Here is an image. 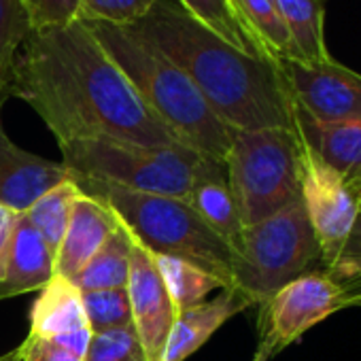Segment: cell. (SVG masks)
Wrapping results in <instances>:
<instances>
[{"instance_id": "5b68a950", "label": "cell", "mask_w": 361, "mask_h": 361, "mask_svg": "<svg viewBox=\"0 0 361 361\" xmlns=\"http://www.w3.org/2000/svg\"><path fill=\"white\" fill-rule=\"evenodd\" d=\"M62 164L79 176L155 196L185 200L194 170L202 157L185 145H138L115 138L60 142Z\"/></svg>"}, {"instance_id": "603a6c76", "label": "cell", "mask_w": 361, "mask_h": 361, "mask_svg": "<svg viewBox=\"0 0 361 361\" xmlns=\"http://www.w3.org/2000/svg\"><path fill=\"white\" fill-rule=\"evenodd\" d=\"M153 259L176 312L204 302L211 291L226 289L219 279L185 259L166 255H153Z\"/></svg>"}, {"instance_id": "8992f818", "label": "cell", "mask_w": 361, "mask_h": 361, "mask_svg": "<svg viewBox=\"0 0 361 361\" xmlns=\"http://www.w3.org/2000/svg\"><path fill=\"white\" fill-rule=\"evenodd\" d=\"M310 272H323V257L302 200L245 228L234 247V289L251 306Z\"/></svg>"}, {"instance_id": "83f0119b", "label": "cell", "mask_w": 361, "mask_h": 361, "mask_svg": "<svg viewBox=\"0 0 361 361\" xmlns=\"http://www.w3.org/2000/svg\"><path fill=\"white\" fill-rule=\"evenodd\" d=\"M155 5V0H79L81 22H106L130 26Z\"/></svg>"}, {"instance_id": "9a60e30c", "label": "cell", "mask_w": 361, "mask_h": 361, "mask_svg": "<svg viewBox=\"0 0 361 361\" xmlns=\"http://www.w3.org/2000/svg\"><path fill=\"white\" fill-rule=\"evenodd\" d=\"M115 228L117 217L102 202L81 194L73 209L64 238L56 251V276L73 281L98 253Z\"/></svg>"}, {"instance_id": "7c38bea8", "label": "cell", "mask_w": 361, "mask_h": 361, "mask_svg": "<svg viewBox=\"0 0 361 361\" xmlns=\"http://www.w3.org/2000/svg\"><path fill=\"white\" fill-rule=\"evenodd\" d=\"M66 178H71V170L62 161L18 147L0 128V204L24 213Z\"/></svg>"}, {"instance_id": "4316f807", "label": "cell", "mask_w": 361, "mask_h": 361, "mask_svg": "<svg viewBox=\"0 0 361 361\" xmlns=\"http://www.w3.org/2000/svg\"><path fill=\"white\" fill-rule=\"evenodd\" d=\"M83 361H145L138 334L132 325L94 331Z\"/></svg>"}, {"instance_id": "44dd1931", "label": "cell", "mask_w": 361, "mask_h": 361, "mask_svg": "<svg viewBox=\"0 0 361 361\" xmlns=\"http://www.w3.org/2000/svg\"><path fill=\"white\" fill-rule=\"evenodd\" d=\"M130 253L132 234L117 221V228L111 232L98 253L87 262V266L73 279V283L81 291L126 287L130 274Z\"/></svg>"}, {"instance_id": "5bb4252c", "label": "cell", "mask_w": 361, "mask_h": 361, "mask_svg": "<svg viewBox=\"0 0 361 361\" xmlns=\"http://www.w3.org/2000/svg\"><path fill=\"white\" fill-rule=\"evenodd\" d=\"M185 202L232 249L238 245V238L245 228H243V221H240V215H238V209L230 190L228 170H226L224 159H217L211 155L200 157L192 176Z\"/></svg>"}, {"instance_id": "ba28073f", "label": "cell", "mask_w": 361, "mask_h": 361, "mask_svg": "<svg viewBox=\"0 0 361 361\" xmlns=\"http://www.w3.org/2000/svg\"><path fill=\"white\" fill-rule=\"evenodd\" d=\"M350 306L346 287L325 272H310L291 281L257 306V346L251 361H272L308 329Z\"/></svg>"}, {"instance_id": "e575fe53", "label": "cell", "mask_w": 361, "mask_h": 361, "mask_svg": "<svg viewBox=\"0 0 361 361\" xmlns=\"http://www.w3.org/2000/svg\"><path fill=\"white\" fill-rule=\"evenodd\" d=\"M5 100H7V96H5V94H0V113H3V104H5Z\"/></svg>"}, {"instance_id": "4fadbf2b", "label": "cell", "mask_w": 361, "mask_h": 361, "mask_svg": "<svg viewBox=\"0 0 361 361\" xmlns=\"http://www.w3.org/2000/svg\"><path fill=\"white\" fill-rule=\"evenodd\" d=\"M251 308V302L234 287L221 289L213 300H204L174 314L159 361H185L200 350L230 319Z\"/></svg>"}, {"instance_id": "7a4b0ae2", "label": "cell", "mask_w": 361, "mask_h": 361, "mask_svg": "<svg viewBox=\"0 0 361 361\" xmlns=\"http://www.w3.org/2000/svg\"><path fill=\"white\" fill-rule=\"evenodd\" d=\"M126 28L183 71L232 130L295 128V104L279 62L240 51L170 0H155Z\"/></svg>"}, {"instance_id": "ac0fdd59", "label": "cell", "mask_w": 361, "mask_h": 361, "mask_svg": "<svg viewBox=\"0 0 361 361\" xmlns=\"http://www.w3.org/2000/svg\"><path fill=\"white\" fill-rule=\"evenodd\" d=\"M295 128L346 183L361 178V119L323 123L295 109Z\"/></svg>"}, {"instance_id": "6da1fadb", "label": "cell", "mask_w": 361, "mask_h": 361, "mask_svg": "<svg viewBox=\"0 0 361 361\" xmlns=\"http://www.w3.org/2000/svg\"><path fill=\"white\" fill-rule=\"evenodd\" d=\"M9 96L24 100L58 145L85 138L183 145L151 113L81 20L28 37L16 60Z\"/></svg>"}, {"instance_id": "cb8c5ba5", "label": "cell", "mask_w": 361, "mask_h": 361, "mask_svg": "<svg viewBox=\"0 0 361 361\" xmlns=\"http://www.w3.org/2000/svg\"><path fill=\"white\" fill-rule=\"evenodd\" d=\"M32 35L24 0H0V94L9 96V83L20 49Z\"/></svg>"}, {"instance_id": "30bf717a", "label": "cell", "mask_w": 361, "mask_h": 361, "mask_svg": "<svg viewBox=\"0 0 361 361\" xmlns=\"http://www.w3.org/2000/svg\"><path fill=\"white\" fill-rule=\"evenodd\" d=\"M281 73L298 111L323 123L361 119V75L334 58L325 62L281 60Z\"/></svg>"}, {"instance_id": "4dcf8cb0", "label": "cell", "mask_w": 361, "mask_h": 361, "mask_svg": "<svg viewBox=\"0 0 361 361\" xmlns=\"http://www.w3.org/2000/svg\"><path fill=\"white\" fill-rule=\"evenodd\" d=\"M16 361H83L54 340L28 336L16 350Z\"/></svg>"}, {"instance_id": "484cf974", "label": "cell", "mask_w": 361, "mask_h": 361, "mask_svg": "<svg viewBox=\"0 0 361 361\" xmlns=\"http://www.w3.org/2000/svg\"><path fill=\"white\" fill-rule=\"evenodd\" d=\"M92 331H109L132 325V310L126 287L81 291Z\"/></svg>"}, {"instance_id": "2e32d148", "label": "cell", "mask_w": 361, "mask_h": 361, "mask_svg": "<svg viewBox=\"0 0 361 361\" xmlns=\"http://www.w3.org/2000/svg\"><path fill=\"white\" fill-rule=\"evenodd\" d=\"M54 276L56 257L51 249L22 215L11 238L3 274H0V300L41 291Z\"/></svg>"}, {"instance_id": "ffe728a7", "label": "cell", "mask_w": 361, "mask_h": 361, "mask_svg": "<svg viewBox=\"0 0 361 361\" xmlns=\"http://www.w3.org/2000/svg\"><path fill=\"white\" fill-rule=\"evenodd\" d=\"M291 35L298 62H325V3L327 0H272Z\"/></svg>"}, {"instance_id": "3957f363", "label": "cell", "mask_w": 361, "mask_h": 361, "mask_svg": "<svg viewBox=\"0 0 361 361\" xmlns=\"http://www.w3.org/2000/svg\"><path fill=\"white\" fill-rule=\"evenodd\" d=\"M85 24L151 113L157 115L180 142L202 155L226 159L234 130L215 115L183 71L126 26L106 22Z\"/></svg>"}, {"instance_id": "d6986e66", "label": "cell", "mask_w": 361, "mask_h": 361, "mask_svg": "<svg viewBox=\"0 0 361 361\" xmlns=\"http://www.w3.org/2000/svg\"><path fill=\"white\" fill-rule=\"evenodd\" d=\"M228 3L234 18L264 58L272 62L298 60L291 35L272 0H228Z\"/></svg>"}, {"instance_id": "7402d4cb", "label": "cell", "mask_w": 361, "mask_h": 361, "mask_svg": "<svg viewBox=\"0 0 361 361\" xmlns=\"http://www.w3.org/2000/svg\"><path fill=\"white\" fill-rule=\"evenodd\" d=\"M81 194H83L81 188L75 183V178L71 174V178L62 180V183H58L56 188L45 192L28 211L22 213L26 217V221L47 243L54 257H56V251L64 238L73 209H75L77 200L81 198Z\"/></svg>"}, {"instance_id": "d4e9b609", "label": "cell", "mask_w": 361, "mask_h": 361, "mask_svg": "<svg viewBox=\"0 0 361 361\" xmlns=\"http://www.w3.org/2000/svg\"><path fill=\"white\" fill-rule=\"evenodd\" d=\"M176 5L183 7L194 20H198L202 26L213 30L217 37H221L230 45H234L240 51H247L251 56L264 58L251 43V39L247 37V32L243 30L238 20L234 18L228 0H176Z\"/></svg>"}, {"instance_id": "f1b7e54d", "label": "cell", "mask_w": 361, "mask_h": 361, "mask_svg": "<svg viewBox=\"0 0 361 361\" xmlns=\"http://www.w3.org/2000/svg\"><path fill=\"white\" fill-rule=\"evenodd\" d=\"M323 272L336 283H353L361 279V211L338 255L329 266H325Z\"/></svg>"}, {"instance_id": "9c48e42d", "label": "cell", "mask_w": 361, "mask_h": 361, "mask_svg": "<svg viewBox=\"0 0 361 361\" xmlns=\"http://www.w3.org/2000/svg\"><path fill=\"white\" fill-rule=\"evenodd\" d=\"M298 132V128H295ZM298 170H300V200L308 215L310 228L321 249L323 270L338 255L357 215V202L346 180L325 164L317 151L298 132Z\"/></svg>"}, {"instance_id": "e0dca14e", "label": "cell", "mask_w": 361, "mask_h": 361, "mask_svg": "<svg viewBox=\"0 0 361 361\" xmlns=\"http://www.w3.org/2000/svg\"><path fill=\"white\" fill-rule=\"evenodd\" d=\"M83 329H90V323L81 289L71 279L54 276L32 304L28 336L58 340Z\"/></svg>"}, {"instance_id": "d6a6232c", "label": "cell", "mask_w": 361, "mask_h": 361, "mask_svg": "<svg viewBox=\"0 0 361 361\" xmlns=\"http://www.w3.org/2000/svg\"><path fill=\"white\" fill-rule=\"evenodd\" d=\"M346 185H348V190H350V194H353V198L357 202V209L361 211V178L350 180V183H346Z\"/></svg>"}, {"instance_id": "836d02e7", "label": "cell", "mask_w": 361, "mask_h": 361, "mask_svg": "<svg viewBox=\"0 0 361 361\" xmlns=\"http://www.w3.org/2000/svg\"><path fill=\"white\" fill-rule=\"evenodd\" d=\"M0 361H16V355H13V350H11L9 355H5V357H0Z\"/></svg>"}, {"instance_id": "52a82bcc", "label": "cell", "mask_w": 361, "mask_h": 361, "mask_svg": "<svg viewBox=\"0 0 361 361\" xmlns=\"http://www.w3.org/2000/svg\"><path fill=\"white\" fill-rule=\"evenodd\" d=\"M224 161L243 228H251L300 200L295 128L234 130Z\"/></svg>"}, {"instance_id": "1f68e13d", "label": "cell", "mask_w": 361, "mask_h": 361, "mask_svg": "<svg viewBox=\"0 0 361 361\" xmlns=\"http://www.w3.org/2000/svg\"><path fill=\"white\" fill-rule=\"evenodd\" d=\"M22 213L0 204V274H3V268H5V262H7V253H9V247H11V238H13V232H16V226L20 221Z\"/></svg>"}, {"instance_id": "277c9868", "label": "cell", "mask_w": 361, "mask_h": 361, "mask_svg": "<svg viewBox=\"0 0 361 361\" xmlns=\"http://www.w3.org/2000/svg\"><path fill=\"white\" fill-rule=\"evenodd\" d=\"M73 178L85 196L102 202L149 253L185 259L219 279L226 289L234 287V249L185 200L128 192L79 174Z\"/></svg>"}, {"instance_id": "8fae6325", "label": "cell", "mask_w": 361, "mask_h": 361, "mask_svg": "<svg viewBox=\"0 0 361 361\" xmlns=\"http://www.w3.org/2000/svg\"><path fill=\"white\" fill-rule=\"evenodd\" d=\"M126 291L132 310V327L138 334L145 361H159L176 310L155 268L153 253H149L134 236Z\"/></svg>"}, {"instance_id": "f546056e", "label": "cell", "mask_w": 361, "mask_h": 361, "mask_svg": "<svg viewBox=\"0 0 361 361\" xmlns=\"http://www.w3.org/2000/svg\"><path fill=\"white\" fill-rule=\"evenodd\" d=\"M30 13L32 32L66 26L79 20V0H24Z\"/></svg>"}]
</instances>
